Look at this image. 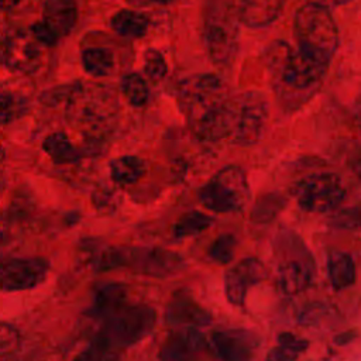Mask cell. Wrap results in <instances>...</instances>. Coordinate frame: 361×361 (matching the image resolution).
I'll list each match as a JSON object with an SVG mask.
<instances>
[{
  "mask_svg": "<svg viewBox=\"0 0 361 361\" xmlns=\"http://www.w3.org/2000/svg\"><path fill=\"white\" fill-rule=\"evenodd\" d=\"M127 303V289L120 283H109L97 289L94 293L89 314L97 320H103L123 305Z\"/></svg>",
  "mask_w": 361,
  "mask_h": 361,
  "instance_id": "d6986e66",
  "label": "cell"
},
{
  "mask_svg": "<svg viewBox=\"0 0 361 361\" xmlns=\"http://www.w3.org/2000/svg\"><path fill=\"white\" fill-rule=\"evenodd\" d=\"M257 345L254 334L238 329L214 331L210 338V347L220 361H250Z\"/></svg>",
  "mask_w": 361,
  "mask_h": 361,
  "instance_id": "5bb4252c",
  "label": "cell"
},
{
  "mask_svg": "<svg viewBox=\"0 0 361 361\" xmlns=\"http://www.w3.org/2000/svg\"><path fill=\"white\" fill-rule=\"evenodd\" d=\"M354 337H355V333L348 330V331H344V333H341V334L336 336L334 341H336V344H340V345H343V344H347V343H350V341H351Z\"/></svg>",
  "mask_w": 361,
  "mask_h": 361,
  "instance_id": "f35d334b",
  "label": "cell"
},
{
  "mask_svg": "<svg viewBox=\"0 0 361 361\" xmlns=\"http://www.w3.org/2000/svg\"><path fill=\"white\" fill-rule=\"evenodd\" d=\"M78 20V6L75 0H45L44 20L59 37L66 35Z\"/></svg>",
  "mask_w": 361,
  "mask_h": 361,
  "instance_id": "ac0fdd59",
  "label": "cell"
},
{
  "mask_svg": "<svg viewBox=\"0 0 361 361\" xmlns=\"http://www.w3.org/2000/svg\"><path fill=\"white\" fill-rule=\"evenodd\" d=\"M121 90L133 106H142L148 100V86L138 73L126 75L121 80Z\"/></svg>",
  "mask_w": 361,
  "mask_h": 361,
  "instance_id": "83f0119b",
  "label": "cell"
},
{
  "mask_svg": "<svg viewBox=\"0 0 361 361\" xmlns=\"http://www.w3.org/2000/svg\"><path fill=\"white\" fill-rule=\"evenodd\" d=\"M66 118L87 138L106 137L116 127L118 100L116 93L99 83H82L68 94Z\"/></svg>",
  "mask_w": 361,
  "mask_h": 361,
  "instance_id": "7a4b0ae2",
  "label": "cell"
},
{
  "mask_svg": "<svg viewBox=\"0 0 361 361\" xmlns=\"http://www.w3.org/2000/svg\"><path fill=\"white\" fill-rule=\"evenodd\" d=\"M307 345L309 343L306 340L299 338L293 333H279L278 344L268 351L265 361H296Z\"/></svg>",
  "mask_w": 361,
  "mask_h": 361,
  "instance_id": "603a6c76",
  "label": "cell"
},
{
  "mask_svg": "<svg viewBox=\"0 0 361 361\" xmlns=\"http://www.w3.org/2000/svg\"><path fill=\"white\" fill-rule=\"evenodd\" d=\"M330 61L285 42H275L267 49V66L283 90L306 92L322 82Z\"/></svg>",
  "mask_w": 361,
  "mask_h": 361,
  "instance_id": "3957f363",
  "label": "cell"
},
{
  "mask_svg": "<svg viewBox=\"0 0 361 361\" xmlns=\"http://www.w3.org/2000/svg\"><path fill=\"white\" fill-rule=\"evenodd\" d=\"M120 351H116L96 340L92 341V344L83 350L80 354H78L72 361H118Z\"/></svg>",
  "mask_w": 361,
  "mask_h": 361,
  "instance_id": "4dcf8cb0",
  "label": "cell"
},
{
  "mask_svg": "<svg viewBox=\"0 0 361 361\" xmlns=\"http://www.w3.org/2000/svg\"><path fill=\"white\" fill-rule=\"evenodd\" d=\"M155 3H159V4H166V3H169V1H172V0H154Z\"/></svg>",
  "mask_w": 361,
  "mask_h": 361,
  "instance_id": "7bdbcfd3",
  "label": "cell"
},
{
  "mask_svg": "<svg viewBox=\"0 0 361 361\" xmlns=\"http://www.w3.org/2000/svg\"><path fill=\"white\" fill-rule=\"evenodd\" d=\"M39 42L25 32H16L8 38L4 47L6 65L21 73H32L41 65Z\"/></svg>",
  "mask_w": 361,
  "mask_h": 361,
  "instance_id": "9a60e30c",
  "label": "cell"
},
{
  "mask_svg": "<svg viewBox=\"0 0 361 361\" xmlns=\"http://www.w3.org/2000/svg\"><path fill=\"white\" fill-rule=\"evenodd\" d=\"M207 348L202 333L195 327H175L161 344L159 361H199Z\"/></svg>",
  "mask_w": 361,
  "mask_h": 361,
  "instance_id": "8fae6325",
  "label": "cell"
},
{
  "mask_svg": "<svg viewBox=\"0 0 361 361\" xmlns=\"http://www.w3.org/2000/svg\"><path fill=\"white\" fill-rule=\"evenodd\" d=\"M331 224L338 228L355 230L361 227V210L357 207H347L337 212L331 217Z\"/></svg>",
  "mask_w": 361,
  "mask_h": 361,
  "instance_id": "d6a6232c",
  "label": "cell"
},
{
  "mask_svg": "<svg viewBox=\"0 0 361 361\" xmlns=\"http://www.w3.org/2000/svg\"><path fill=\"white\" fill-rule=\"evenodd\" d=\"M18 3H20V0H0V10H11Z\"/></svg>",
  "mask_w": 361,
  "mask_h": 361,
  "instance_id": "ab89813d",
  "label": "cell"
},
{
  "mask_svg": "<svg viewBox=\"0 0 361 361\" xmlns=\"http://www.w3.org/2000/svg\"><path fill=\"white\" fill-rule=\"evenodd\" d=\"M268 120V103L258 92L237 96V123L233 142L252 145L259 141Z\"/></svg>",
  "mask_w": 361,
  "mask_h": 361,
  "instance_id": "9c48e42d",
  "label": "cell"
},
{
  "mask_svg": "<svg viewBox=\"0 0 361 361\" xmlns=\"http://www.w3.org/2000/svg\"><path fill=\"white\" fill-rule=\"evenodd\" d=\"M25 109V102L20 94L8 90L0 92V123L6 124L17 120Z\"/></svg>",
  "mask_w": 361,
  "mask_h": 361,
  "instance_id": "f1b7e54d",
  "label": "cell"
},
{
  "mask_svg": "<svg viewBox=\"0 0 361 361\" xmlns=\"http://www.w3.org/2000/svg\"><path fill=\"white\" fill-rule=\"evenodd\" d=\"M235 251V238L231 234L219 235L209 248V254L212 259L219 264H228Z\"/></svg>",
  "mask_w": 361,
  "mask_h": 361,
  "instance_id": "f546056e",
  "label": "cell"
},
{
  "mask_svg": "<svg viewBox=\"0 0 361 361\" xmlns=\"http://www.w3.org/2000/svg\"><path fill=\"white\" fill-rule=\"evenodd\" d=\"M123 268L148 276H168L180 268V258L169 251L152 250H123Z\"/></svg>",
  "mask_w": 361,
  "mask_h": 361,
  "instance_id": "7c38bea8",
  "label": "cell"
},
{
  "mask_svg": "<svg viewBox=\"0 0 361 361\" xmlns=\"http://www.w3.org/2000/svg\"><path fill=\"white\" fill-rule=\"evenodd\" d=\"M179 100L192 131L204 141L233 140L237 121V96H230L216 75L202 73L185 79Z\"/></svg>",
  "mask_w": 361,
  "mask_h": 361,
  "instance_id": "6da1fadb",
  "label": "cell"
},
{
  "mask_svg": "<svg viewBox=\"0 0 361 361\" xmlns=\"http://www.w3.org/2000/svg\"><path fill=\"white\" fill-rule=\"evenodd\" d=\"M155 310L147 305H123L100 322L94 340L121 351L145 338L155 326Z\"/></svg>",
  "mask_w": 361,
  "mask_h": 361,
  "instance_id": "277c9868",
  "label": "cell"
},
{
  "mask_svg": "<svg viewBox=\"0 0 361 361\" xmlns=\"http://www.w3.org/2000/svg\"><path fill=\"white\" fill-rule=\"evenodd\" d=\"M42 258H0V290L20 292L38 286L48 275Z\"/></svg>",
  "mask_w": 361,
  "mask_h": 361,
  "instance_id": "30bf717a",
  "label": "cell"
},
{
  "mask_svg": "<svg viewBox=\"0 0 361 361\" xmlns=\"http://www.w3.org/2000/svg\"><path fill=\"white\" fill-rule=\"evenodd\" d=\"M310 282V274L306 267L298 261H288L279 267L276 285L283 295H296Z\"/></svg>",
  "mask_w": 361,
  "mask_h": 361,
  "instance_id": "ffe728a7",
  "label": "cell"
},
{
  "mask_svg": "<svg viewBox=\"0 0 361 361\" xmlns=\"http://www.w3.org/2000/svg\"><path fill=\"white\" fill-rule=\"evenodd\" d=\"M248 197V183L241 168L230 165L220 169L200 190L202 204L216 213L240 210Z\"/></svg>",
  "mask_w": 361,
  "mask_h": 361,
  "instance_id": "52a82bcc",
  "label": "cell"
},
{
  "mask_svg": "<svg viewBox=\"0 0 361 361\" xmlns=\"http://www.w3.org/2000/svg\"><path fill=\"white\" fill-rule=\"evenodd\" d=\"M265 267L257 258H245L230 268L224 276V290L230 303L241 306L248 290L265 278Z\"/></svg>",
  "mask_w": 361,
  "mask_h": 361,
  "instance_id": "4fadbf2b",
  "label": "cell"
},
{
  "mask_svg": "<svg viewBox=\"0 0 361 361\" xmlns=\"http://www.w3.org/2000/svg\"><path fill=\"white\" fill-rule=\"evenodd\" d=\"M44 151L55 164H73L80 158L79 149L65 133L49 134L42 144Z\"/></svg>",
  "mask_w": 361,
  "mask_h": 361,
  "instance_id": "7402d4cb",
  "label": "cell"
},
{
  "mask_svg": "<svg viewBox=\"0 0 361 361\" xmlns=\"http://www.w3.org/2000/svg\"><path fill=\"white\" fill-rule=\"evenodd\" d=\"M327 268H329V278H330L331 286L336 290L345 289L354 283L355 264L348 254L341 251H336L330 254Z\"/></svg>",
  "mask_w": 361,
  "mask_h": 361,
  "instance_id": "44dd1931",
  "label": "cell"
},
{
  "mask_svg": "<svg viewBox=\"0 0 361 361\" xmlns=\"http://www.w3.org/2000/svg\"><path fill=\"white\" fill-rule=\"evenodd\" d=\"M293 27L299 48L331 59L338 47V30L329 8L306 1L298 8Z\"/></svg>",
  "mask_w": 361,
  "mask_h": 361,
  "instance_id": "8992f818",
  "label": "cell"
},
{
  "mask_svg": "<svg viewBox=\"0 0 361 361\" xmlns=\"http://www.w3.org/2000/svg\"><path fill=\"white\" fill-rule=\"evenodd\" d=\"M293 195L298 204L313 213H324L336 209L344 199L345 189L336 173H313L300 179Z\"/></svg>",
  "mask_w": 361,
  "mask_h": 361,
  "instance_id": "ba28073f",
  "label": "cell"
},
{
  "mask_svg": "<svg viewBox=\"0 0 361 361\" xmlns=\"http://www.w3.org/2000/svg\"><path fill=\"white\" fill-rule=\"evenodd\" d=\"M110 175L116 185H130L144 175V162L133 155L116 158L110 164Z\"/></svg>",
  "mask_w": 361,
  "mask_h": 361,
  "instance_id": "d4e9b609",
  "label": "cell"
},
{
  "mask_svg": "<svg viewBox=\"0 0 361 361\" xmlns=\"http://www.w3.org/2000/svg\"><path fill=\"white\" fill-rule=\"evenodd\" d=\"M348 166L361 179V149L354 151V154L348 158Z\"/></svg>",
  "mask_w": 361,
  "mask_h": 361,
  "instance_id": "8d00e7d4",
  "label": "cell"
},
{
  "mask_svg": "<svg viewBox=\"0 0 361 361\" xmlns=\"http://www.w3.org/2000/svg\"><path fill=\"white\" fill-rule=\"evenodd\" d=\"M4 155H6V152H4V149H3V147L0 145V162L4 159Z\"/></svg>",
  "mask_w": 361,
  "mask_h": 361,
  "instance_id": "b9f144b4",
  "label": "cell"
},
{
  "mask_svg": "<svg viewBox=\"0 0 361 361\" xmlns=\"http://www.w3.org/2000/svg\"><path fill=\"white\" fill-rule=\"evenodd\" d=\"M307 3H312V4H317V6H322L324 8H333V7H337V6H343L351 0H306Z\"/></svg>",
  "mask_w": 361,
  "mask_h": 361,
  "instance_id": "74e56055",
  "label": "cell"
},
{
  "mask_svg": "<svg viewBox=\"0 0 361 361\" xmlns=\"http://www.w3.org/2000/svg\"><path fill=\"white\" fill-rule=\"evenodd\" d=\"M235 1L213 0L206 10L203 38L210 59L217 65L231 62L237 51L238 24Z\"/></svg>",
  "mask_w": 361,
  "mask_h": 361,
  "instance_id": "5b68a950",
  "label": "cell"
},
{
  "mask_svg": "<svg viewBox=\"0 0 361 361\" xmlns=\"http://www.w3.org/2000/svg\"><path fill=\"white\" fill-rule=\"evenodd\" d=\"M165 320L175 327H202L210 323V313L203 309L186 290H176L171 296L166 309Z\"/></svg>",
  "mask_w": 361,
  "mask_h": 361,
  "instance_id": "2e32d148",
  "label": "cell"
},
{
  "mask_svg": "<svg viewBox=\"0 0 361 361\" xmlns=\"http://www.w3.org/2000/svg\"><path fill=\"white\" fill-rule=\"evenodd\" d=\"M117 190L111 185H99L93 192V203L99 209L114 207L117 202Z\"/></svg>",
  "mask_w": 361,
  "mask_h": 361,
  "instance_id": "e575fe53",
  "label": "cell"
},
{
  "mask_svg": "<svg viewBox=\"0 0 361 361\" xmlns=\"http://www.w3.org/2000/svg\"><path fill=\"white\" fill-rule=\"evenodd\" d=\"M111 27L120 35L140 38L148 30V18L138 11L121 10L113 16Z\"/></svg>",
  "mask_w": 361,
  "mask_h": 361,
  "instance_id": "cb8c5ba5",
  "label": "cell"
},
{
  "mask_svg": "<svg viewBox=\"0 0 361 361\" xmlns=\"http://www.w3.org/2000/svg\"><path fill=\"white\" fill-rule=\"evenodd\" d=\"M3 185H4V180H3V178H1V175H0V192H1V189H3Z\"/></svg>",
  "mask_w": 361,
  "mask_h": 361,
  "instance_id": "ee69618b",
  "label": "cell"
},
{
  "mask_svg": "<svg viewBox=\"0 0 361 361\" xmlns=\"http://www.w3.org/2000/svg\"><path fill=\"white\" fill-rule=\"evenodd\" d=\"M286 0H235L241 24L251 28L267 27L283 10Z\"/></svg>",
  "mask_w": 361,
  "mask_h": 361,
  "instance_id": "e0dca14e",
  "label": "cell"
},
{
  "mask_svg": "<svg viewBox=\"0 0 361 361\" xmlns=\"http://www.w3.org/2000/svg\"><path fill=\"white\" fill-rule=\"evenodd\" d=\"M31 35L41 45H55L59 39V35L45 21H38V23L32 24Z\"/></svg>",
  "mask_w": 361,
  "mask_h": 361,
  "instance_id": "d590c367",
  "label": "cell"
},
{
  "mask_svg": "<svg viewBox=\"0 0 361 361\" xmlns=\"http://www.w3.org/2000/svg\"><path fill=\"white\" fill-rule=\"evenodd\" d=\"M20 334L18 331L6 323H0V357L8 355L18 348Z\"/></svg>",
  "mask_w": 361,
  "mask_h": 361,
  "instance_id": "836d02e7",
  "label": "cell"
},
{
  "mask_svg": "<svg viewBox=\"0 0 361 361\" xmlns=\"http://www.w3.org/2000/svg\"><path fill=\"white\" fill-rule=\"evenodd\" d=\"M144 71L147 76L154 80L159 82L166 75V62L161 52L157 49H148L144 55Z\"/></svg>",
  "mask_w": 361,
  "mask_h": 361,
  "instance_id": "1f68e13d",
  "label": "cell"
},
{
  "mask_svg": "<svg viewBox=\"0 0 361 361\" xmlns=\"http://www.w3.org/2000/svg\"><path fill=\"white\" fill-rule=\"evenodd\" d=\"M83 68L93 76L107 75L113 65L114 58L110 49L106 48H87L82 54Z\"/></svg>",
  "mask_w": 361,
  "mask_h": 361,
  "instance_id": "484cf974",
  "label": "cell"
},
{
  "mask_svg": "<svg viewBox=\"0 0 361 361\" xmlns=\"http://www.w3.org/2000/svg\"><path fill=\"white\" fill-rule=\"evenodd\" d=\"M212 224V219L202 212L185 213L175 224L173 233L176 237H189L202 233Z\"/></svg>",
  "mask_w": 361,
  "mask_h": 361,
  "instance_id": "4316f807",
  "label": "cell"
},
{
  "mask_svg": "<svg viewBox=\"0 0 361 361\" xmlns=\"http://www.w3.org/2000/svg\"><path fill=\"white\" fill-rule=\"evenodd\" d=\"M357 123H358V126H360V128H361V104L357 107Z\"/></svg>",
  "mask_w": 361,
  "mask_h": 361,
  "instance_id": "60d3db41",
  "label": "cell"
}]
</instances>
